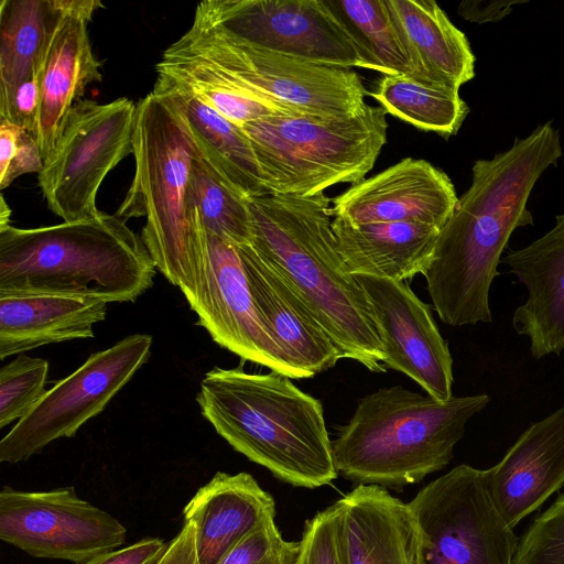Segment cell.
Here are the masks:
<instances>
[{
  "mask_svg": "<svg viewBox=\"0 0 564 564\" xmlns=\"http://www.w3.org/2000/svg\"><path fill=\"white\" fill-rule=\"evenodd\" d=\"M563 154L551 121L489 160L473 165L469 188L441 229L424 272L438 317L452 326L492 321L489 290L516 228L532 225L527 208L543 172Z\"/></svg>",
  "mask_w": 564,
  "mask_h": 564,
  "instance_id": "1",
  "label": "cell"
},
{
  "mask_svg": "<svg viewBox=\"0 0 564 564\" xmlns=\"http://www.w3.org/2000/svg\"><path fill=\"white\" fill-rule=\"evenodd\" d=\"M247 204L252 247L288 280L343 358L386 372L369 303L337 250L333 198L268 193Z\"/></svg>",
  "mask_w": 564,
  "mask_h": 564,
  "instance_id": "2",
  "label": "cell"
},
{
  "mask_svg": "<svg viewBox=\"0 0 564 564\" xmlns=\"http://www.w3.org/2000/svg\"><path fill=\"white\" fill-rule=\"evenodd\" d=\"M196 401L219 436L282 481L313 489L338 476L323 405L291 378L216 366Z\"/></svg>",
  "mask_w": 564,
  "mask_h": 564,
  "instance_id": "3",
  "label": "cell"
},
{
  "mask_svg": "<svg viewBox=\"0 0 564 564\" xmlns=\"http://www.w3.org/2000/svg\"><path fill=\"white\" fill-rule=\"evenodd\" d=\"M156 267L124 220L98 216L58 225L0 228V295L57 294L135 302Z\"/></svg>",
  "mask_w": 564,
  "mask_h": 564,
  "instance_id": "4",
  "label": "cell"
},
{
  "mask_svg": "<svg viewBox=\"0 0 564 564\" xmlns=\"http://www.w3.org/2000/svg\"><path fill=\"white\" fill-rule=\"evenodd\" d=\"M487 394L438 401L402 386L359 400L332 441L335 467L354 482L401 488L421 481L452 460L473 415Z\"/></svg>",
  "mask_w": 564,
  "mask_h": 564,
  "instance_id": "5",
  "label": "cell"
},
{
  "mask_svg": "<svg viewBox=\"0 0 564 564\" xmlns=\"http://www.w3.org/2000/svg\"><path fill=\"white\" fill-rule=\"evenodd\" d=\"M194 141L172 100L151 91L137 104L134 177L115 214L145 217L141 239L156 269L184 296L193 291L203 226L189 192Z\"/></svg>",
  "mask_w": 564,
  "mask_h": 564,
  "instance_id": "6",
  "label": "cell"
},
{
  "mask_svg": "<svg viewBox=\"0 0 564 564\" xmlns=\"http://www.w3.org/2000/svg\"><path fill=\"white\" fill-rule=\"evenodd\" d=\"M268 193L313 196L359 183L387 143V112L367 105L350 118L272 116L240 127Z\"/></svg>",
  "mask_w": 564,
  "mask_h": 564,
  "instance_id": "7",
  "label": "cell"
},
{
  "mask_svg": "<svg viewBox=\"0 0 564 564\" xmlns=\"http://www.w3.org/2000/svg\"><path fill=\"white\" fill-rule=\"evenodd\" d=\"M213 64L254 95L293 111L324 119L361 113L368 95L351 68L323 65L246 43L195 10L191 28L173 43Z\"/></svg>",
  "mask_w": 564,
  "mask_h": 564,
  "instance_id": "8",
  "label": "cell"
},
{
  "mask_svg": "<svg viewBox=\"0 0 564 564\" xmlns=\"http://www.w3.org/2000/svg\"><path fill=\"white\" fill-rule=\"evenodd\" d=\"M416 564H514L519 540L496 508L481 469L462 464L408 502Z\"/></svg>",
  "mask_w": 564,
  "mask_h": 564,
  "instance_id": "9",
  "label": "cell"
},
{
  "mask_svg": "<svg viewBox=\"0 0 564 564\" xmlns=\"http://www.w3.org/2000/svg\"><path fill=\"white\" fill-rule=\"evenodd\" d=\"M135 118L137 105L127 97L108 104L83 98L74 104L39 173L51 212L64 221L99 215L96 198L102 181L133 153Z\"/></svg>",
  "mask_w": 564,
  "mask_h": 564,
  "instance_id": "10",
  "label": "cell"
},
{
  "mask_svg": "<svg viewBox=\"0 0 564 564\" xmlns=\"http://www.w3.org/2000/svg\"><path fill=\"white\" fill-rule=\"evenodd\" d=\"M151 347L152 336L138 333L91 354L79 368L46 390L3 436L0 462L28 460L53 441L73 437L148 362Z\"/></svg>",
  "mask_w": 564,
  "mask_h": 564,
  "instance_id": "11",
  "label": "cell"
},
{
  "mask_svg": "<svg viewBox=\"0 0 564 564\" xmlns=\"http://www.w3.org/2000/svg\"><path fill=\"white\" fill-rule=\"evenodd\" d=\"M185 299L197 325L220 347L291 379L306 378L260 315L238 246L204 227L194 288Z\"/></svg>",
  "mask_w": 564,
  "mask_h": 564,
  "instance_id": "12",
  "label": "cell"
},
{
  "mask_svg": "<svg viewBox=\"0 0 564 564\" xmlns=\"http://www.w3.org/2000/svg\"><path fill=\"white\" fill-rule=\"evenodd\" d=\"M126 535L119 520L79 498L74 487L0 491V539L33 557L82 564L120 547Z\"/></svg>",
  "mask_w": 564,
  "mask_h": 564,
  "instance_id": "13",
  "label": "cell"
},
{
  "mask_svg": "<svg viewBox=\"0 0 564 564\" xmlns=\"http://www.w3.org/2000/svg\"><path fill=\"white\" fill-rule=\"evenodd\" d=\"M196 10L253 46L312 63L364 68L358 48L324 0H207Z\"/></svg>",
  "mask_w": 564,
  "mask_h": 564,
  "instance_id": "14",
  "label": "cell"
},
{
  "mask_svg": "<svg viewBox=\"0 0 564 564\" xmlns=\"http://www.w3.org/2000/svg\"><path fill=\"white\" fill-rule=\"evenodd\" d=\"M369 303L386 369L400 371L438 401L449 400L453 359L424 303L405 281L352 274Z\"/></svg>",
  "mask_w": 564,
  "mask_h": 564,
  "instance_id": "15",
  "label": "cell"
},
{
  "mask_svg": "<svg viewBox=\"0 0 564 564\" xmlns=\"http://www.w3.org/2000/svg\"><path fill=\"white\" fill-rule=\"evenodd\" d=\"M99 0H50L41 57V105L35 132L43 161L52 153L74 104L86 87L101 82V63L88 36Z\"/></svg>",
  "mask_w": 564,
  "mask_h": 564,
  "instance_id": "16",
  "label": "cell"
},
{
  "mask_svg": "<svg viewBox=\"0 0 564 564\" xmlns=\"http://www.w3.org/2000/svg\"><path fill=\"white\" fill-rule=\"evenodd\" d=\"M457 200L445 172L426 160L405 158L333 198V215L351 225L408 221L442 229Z\"/></svg>",
  "mask_w": 564,
  "mask_h": 564,
  "instance_id": "17",
  "label": "cell"
},
{
  "mask_svg": "<svg viewBox=\"0 0 564 564\" xmlns=\"http://www.w3.org/2000/svg\"><path fill=\"white\" fill-rule=\"evenodd\" d=\"M484 473L496 508L514 528L564 485V406L533 423Z\"/></svg>",
  "mask_w": 564,
  "mask_h": 564,
  "instance_id": "18",
  "label": "cell"
},
{
  "mask_svg": "<svg viewBox=\"0 0 564 564\" xmlns=\"http://www.w3.org/2000/svg\"><path fill=\"white\" fill-rule=\"evenodd\" d=\"M260 315L306 378L333 368L343 355L280 271L251 243L238 246Z\"/></svg>",
  "mask_w": 564,
  "mask_h": 564,
  "instance_id": "19",
  "label": "cell"
},
{
  "mask_svg": "<svg viewBox=\"0 0 564 564\" xmlns=\"http://www.w3.org/2000/svg\"><path fill=\"white\" fill-rule=\"evenodd\" d=\"M334 505L341 564H416L417 528L408 503L360 484Z\"/></svg>",
  "mask_w": 564,
  "mask_h": 564,
  "instance_id": "20",
  "label": "cell"
},
{
  "mask_svg": "<svg viewBox=\"0 0 564 564\" xmlns=\"http://www.w3.org/2000/svg\"><path fill=\"white\" fill-rule=\"evenodd\" d=\"M507 264L528 291V299L513 313L517 334L530 340L535 359L564 350V214L555 226L531 245L508 252Z\"/></svg>",
  "mask_w": 564,
  "mask_h": 564,
  "instance_id": "21",
  "label": "cell"
},
{
  "mask_svg": "<svg viewBox=\"0 0 564 564\" xmlns=\"http://www.w3.org/2000/svg\"><path fill=\"white\" fill-rule=\"evenodd\" d=\"M195 528L199 564L218 562L246 535L274 520L275 502L248 473L218 471L183 510Z\"/></svg>",
  "mask_w": 564,
  "mask_h": 564,
  "instance_id": "22",
  "label": "cell"
},
{
  "mask_svg": "<svg viewBox=\"0 0 564 564\" xmlns=\"http://www.w3.org/2000/svg\"><path fill=\"white\" fill-rule=\"evenodd\" d=\"M412 74L421 83L454 89L475 76L466 35L433 0H386Z\"/></svg>",
  "mask_w": 564,
  "mask_h": 564,
  "instance_id": "23",
  "label": "cell"
},
{
  "mask_svg": "<svg viewBox=\"0 0 564 564\" xmlns=\"http://www.w3.org/2000/svg\"><path fill=\"white\" fill-rule=\"evenodd\" d=\"M108 302L57 294L0 295V359L41 346L93 338Z\"/></svg>",
  "mask_w": 564,
  "mask_h": 564,
  "instance_id": "24",
  "label": "cell"
},
{
  "mask_svg": "<svg viewBox=\"0 0 564 564\" xmlns=\"http://www.w3.org/2000/svg\"><path fill=\"white\" fill-rule=\"evenodd\" d=\"M337 250L350 274L405 281L429 268L440 228L389 221L351 225L334 217Z\"/></svg>",
  "mask_w": 564,
  "mask_h": 564,
  "instance_id": "25",
  "label": "cell"
},
{
  "mask_svg": "<svg viewBox=\"0 0 564 564\" xmlns=\"http://www.w3.org/2000/svg\"><path fill=\"white\" fill-rule=\"evenodd\" d=\"M152 91L172 100L206 159L239 194L246 198L268 194L250 141L240 127L187 93Z\"/></svg>",
  "mask_w": 564,
  "mask_h": 564,
  "instance_id": "26",
  "label": "cell"
},
{
  "mask_svg": "<svg viewBox=\"0 0 564 564\" xmlns=\"http://www.w3.org/2000/svg\"><path fill=\"white\" fill-rule=\"evenodd\" d=\"M50 0H1L0 117L34 72L44 45Z\"/></svg>",
  "mask_w": 564,
  "mask_h": 564,
  "instance_id": "27",
  "label": "cell"
},
{
  "mask_svg": "<svg viewBox=\"0 0 564 564\" xmlns=\"http://www.w3.org/2000/svg\"><path fill=\"white\" fill-rule=\"evenodd\" d=\"M368 95L387 113L444 138L456 134L469 112L458 89L421 83L408 75H382Z\"/></svg>",
  "mask_w": 564,
  "mask_h": 564,
  "instance_id": "28",
  "label": "cell"
},
{
  "mask_svg": "<svg viewBox=\"0 0 564 564\" xmlns=\"http://www.w3.org/2000/svg\"><path fill=\"white\" fill-rule=\"evenodd\" d=\"M324 3L355 43L364 68L382 75L411 76L386 0H324Z\"/></svg>",
  "mask_w": 564,
  "mask_h": 564,
  "instance_id": "29",
  "label": "cell"
},
{
  "mask_svg": "<svg viewBox=\"0 0 564 564\" xmlns=\"http://www.w3.org/2000/svg\"><path fill=\"white\" fill-rule=\"evenodd\" d=\"M193 141L189 192L202 226L206 231L237 246L251 243L252 228L247 198L216 171L194 138Z\"/></svg>",
  "mask_w": 564,
  "mask_h": 564,
  "instance_id": "30",
  "label": "cell"
},
{
  "mask_svg": "<svg viewBox=\"0 0 564 564\" xmlns=\"http://www.w3.org/2000/svg\"><path fill=\"white\" fill-rule=\"evenodd\" d=\"M48 362L18 355L0 369V427L20 421L46 392Z\"/></svg>",
  "mask_w": 564,
  "mask_h": 564,
  "instance_id": "31",
  "label": "cell"
},
{
  "mask_svg": "<svg viewBox=\"0 0 564 564\" xmlns=\"http://www.w3.org/2000/svg\"><path fill=\"white\" fill-rule=\"evenodd\" d=\"M514 564H564V494L523 534Z\"/></svg>",
  "mask_w": 564,
  "mask_h": 564,
  "instance_id": "32",
  "label": "cell"
},
{
  "mask_svg": "<svg viewBox=\"0 0 564 564\" xmlns=\"http://www.w3.org/2000/svg\"><path fill=\"white\" fill-rule=\"evenodd\" d=\"M300 542L285 541L274 520L239 541L218 564H295Z\"/></svg>",
  "mask_w": 564,
  "mask_h": 564,
  "instance_id": "33",
  "label": "cell"
},
{
  "mask_svg": "<svg viewBox=\"0 0 564 564\" xmlns=\"http://www.w3.org/2000/svg\"><path fill=\"white\" fill-rule=\"evenodd\" d=\"M44 161L35 138L9 120L0 119V188L19 176L37 172Z\"/></svg>",
  "mask_w": 564,
  "mask_h": 564,
  "instance_id": "34",
  "label": "cell"
},
{
  "mask_svg": "<svg viewBox=\"0 0 564 564\" xmlns=\"http://www.w3.org/2000/svg\"><path fill=\"white\" fill-rule=\"evenodd\" d=\"M295 564H341L335 505L306 521Z\"/></svg>",
  "mask_w": 564,
  "mask_h": 564,
  "instance_id": "35",
  "label": "cell"
},
{
  "mask_svg": "<svg viewBox=\"0 0 564 564\" xmlns=\"http://www.w3.org/2000/svg\"><path fill=\"white\" fill-rule=\"evenodd\" d=\"M40 105L41 68L37 64L33 74L19 86L8 111L0 119L9 120L34 137Z\"/></svg>",
  "mask_w": 564,
  "mask_h": 564,
  "instance_id": "36",
  "label": "cell"
},
{
  "mask_svg": "<svg viewBox=\"0 0 564 564\" xmlns=\"http://www.w3.org/2000/svg\"><path fill=\"white\" fill-rule=\"evenodd\" d=\"M167 543L159 538H144L131 545L99 554L82 564H155Z\"/></svg>",
  "mask_w": 564,
  "mask_h": 564,
  "instance_id": "37",
  "label": "cell"
},
{
  "mask_svg": "<svg viewBox=\"0 0 564 564\" xmlns=\"http://www.w3.org/2000/svg\"><path fill=\"white\" fill-rule=\"evenodd\" d=\"M155 564H199L193 523L184 522Z\"/></svg>",
  "mask_w": 564,
  "mask_h": 564,
  "instance_id": "38",
  "label": "cell"
},
{
  "mask_svg": "<svg viewBox=\"0 0 564 564\" xmlns=\"http://www.w3.org/2000/svg\"><path fill=\"white\" fill-rule=\"evenodd\" d=\"M519 3L521 1H463L457 11L465 20L471 22H496L508 15L512 6Z\"/></svg>",
  "mask_w": 564,
  "mask_h": 564,
  "instance_id": "39",
  "label": "cell"
},
{
  "mask_svg": "<svg viewBox=\"0 0 564 564\" xmlns=\"http://www.w3.org/2000/svg\"><path fill=\"white\" fill-rule=\"evenodd\" d=\"M11 210L6 203L4 197L1 195L0 203V228H4L10 225Z\"/></svg>",
  "mask_w": 564,
  "mask_h": 564,
  "instance_id": "40",
  "label": "cell"
}]
</instances>
